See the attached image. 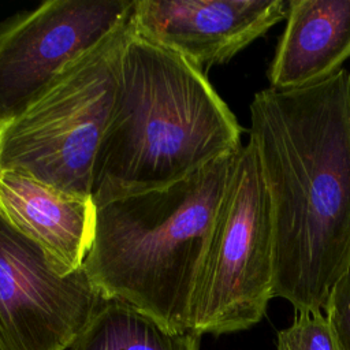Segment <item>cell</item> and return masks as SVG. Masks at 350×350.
<instances>
[{
  "label": "cell",
  "instance_id": "4",
  "mask_svg": "<svg viewBox=\"0 0 350 350\" xmlns=\"http://www.w3.org/2000/svg\"><path fill=\"white\" fill-rule=\"evenodd\" d=\"M133 12L74 60L25 111L0 124V170L90 196L92 174L118 81Z\"/></svg>",
  "mask_w": 350,
  "mask_h": 350
},
{
  "label": "cell",
  "instance_id": "5",
  "mask_svg": "<svg viewBox=\"0 0 350 350\" xmlns=\"http://www.w3.org/2000/svg\"><path fill=\"white\" fill-rule=\"evenodd\" d=\"M273 297L269 201L256 150L247 142L200 268L187 329L198 335L247 329L264 317Z\"/></svg>",
  "mask_w": 350,
  "mask_h": 350
},
{
  "label": "cell",
  "instance_id": "8",
  "mask_svg": "<svg viewBox=\"0 0 350 350\" xmlns=\"http://www.w3.org/2000/svg\"><path fill=\"white\" fill-rule=\"evenodd\" d=\"M286 0H135V31L185 56L205 74L284 21Z\"/></svg>",
  "mask_w": 350,
  "mask_h": 350
},
{
  "label": "cell",
  "instance_id": "1",
  "mask_svg": "<svg viewBox=\"0 0 350 350\" xmlns=\"http://www.w3.org/2000/svg\"><path fill=\"white\" fill-rule=\"evenodd\" d=\"M249 142L269 201L273 295L323 312L350 268V72L257 92Z\"/></svg>",
  "mask_w": 350,
  "mask_h": 350
},
{
  "label": "cell",
  "instance_id": "6",
  "mask_svg": "<svg viewBox=\"0 0 350 350\" xmlns=\"http://www.w3.org/2000/svg\"><path fill=\"white\" fill-rule=\"evenodd\" d=\"M135 0H48L0 22V124L37 100L81 55L103 41Z\"/></svg>",
  "mask_w": 350,
  "mask_h": 350
},
{
  "label": "cell",
  "instance_id": "14",
  "mask_svg": "<svg viewBox=\"0 0 350 350\" xmlns=\"http://www.w3.org/2000/svg\"><path fill=\"white\" fill-rule=\"evenodd\" d=\"M0 350H5L4 346H3V343H1V340H0Z\"/></svg>",
  "mask_w": 350,
  "mask_h": 350
},
{
  "label": "cell",
  "instance_id": "9",
  "mask_svg": "<svg viewBox=\"0 0 350 350\" xmlns=\"http://www.w3.org/2000/svg\"><path fill=\"white\" fill-rule=\"evenodd\" d=\"M96 213L90 196L0 170V215L64 272L83 268L94 239Z\"/></svg>",
  "mask_w": 350,
  "mask_h": 350
},
{
  "label": "cell",
  "instance_id": "13",
  "mask_svg": "<svg viewBox=\"0 0 350 350\" xmlns=\"http://www.w3.org/2000/svg\"><path fill=\"white\" fill-rule=\"evenodd\" d=\"M323 310L340 350H350V268L329 293Z\"/></svg>",
  "mask_w": 350,
  "mask_h": 350
},
{
  "label": "cell",
  "instance_id": "2",
  "mask_svg": "<svg viewBox=\"0 0 350 350\" xmlns=\"http://www.w3.org/2000/svg\"><path fill=\"white\" fill-rule=\"evenodd\" d=\"M243 127L206 74L133 23L92 174L96 205L170 186L242 148Z\"/></svg>",
  "mask_w": 350,
  "mask_h": 350
},
{
  "label": "cell",
  "instance_id": "12",
  "mask_svg": "<svg viewBox=\"0 0 350 350\" xmlns=\"http://www.w3.org/2000/svg\"><path fill=\"white\" fill-rule=\"evenodd\" d=\"M276 350H340L323 312H299L278 332Z\"/></svg>",
  "mask_w": 350,
  "mask_h": 350
},
{
  "label": "cell",
  "instance_id": "10",
  "mask_svg": "<svg viewBox=\"0 0 350 350\" xmlns=\"http://www.w3.org/2000/svg\"><path fill=\"white\" fill-rule=\"evenodd\" d=\"M284 21L267 72L271 89L316 85L350 59V0H290Z\"/></svg>",
  "mask_w": 350,
  "mask_h": 350
},
{
  "label": "cell",
  "instance_id": "11",
  "mask_svg": "<svg viewBox=\"0 0 350 350\" xmlns=\"http://www.w3.org/2000/svg\"><path fill=\"white\" fill-rule=\"evenodd\" d=\"M201 335L172 331L134 306L107 299L66 350H200Z\"/></svg>",
  "mask_w": 350,
  "mask_h": 350
},
{
  "label": "cell",
  "instance_id": "7",
  "mask_svg": "<svg viewBox=\"0 0 350 350\" xmlns=\"http://www.w3.org/2000/svg\"><path fill=\"white\" fill-rule=\"evenodd\" d=\"M103 299L85 268L64 272L0 215V340L5 350H66Z\"/></svg>",
  "mask_w": 350,
  "mask_h": 350
},
{
  "label": "cell",
  "instance_id": "3",
  "mask_svg": "<svg viewBox=\"0 0 350 350\" xmlns=\"http://www.w3.org/2000/svg\"><path fill=\"white\" fill-rule=\"evenodd\" d=\"M239 150L170 186L96 205L83 268L104 298L189 331L196 282Z\"/></svg>",
  "mask_w": 350,
  "mask_h": 350
}]
</instances>
